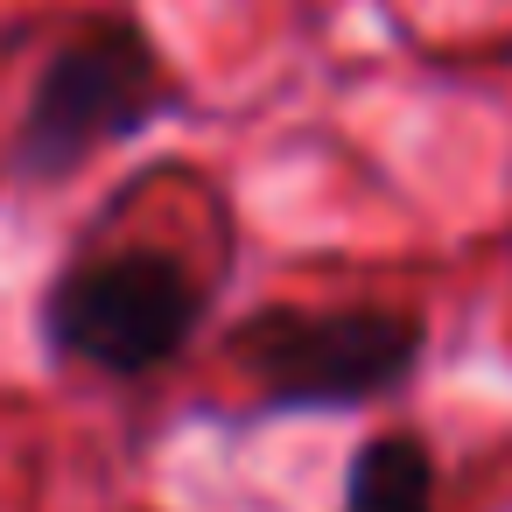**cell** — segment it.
Wrapping results in <instances>:
<instances>
[{
	"mask_svg": "<svg viewBox=\"0 0 512 512\" xmlns=\"http://www.w3.org/2000/svg\"><path fill=\"white\" fill-rule=\"evenodd\" d=\"M197 323H204V288L190 281L183 260L155 246L92 253L43 288V344L113 379H148L176 365Z\"/></svg>",
	"mask_w": 512,
	"mask_h": 512,
	"instance_id": "cell-3",
	"label": "cell"
},
{
	"mask_svg": "<svg viewBox=\"0 0 512 512\" xmlns=\"http://www.w3.org/2000/svg\"><path fill=\"white\" fill-rule=\"evenodd\" d=\"M344 512H435V456L421 435L386 428L344 470Z\"/></svg>",
	"mask_w": 512,
	"mask_h": 512,
	"instance_id": "cell-4",
	"label": "cell"
},
{
	"mask_svg": "<svg viewBox=\"0 0 512 512\" xmlns=\"http://www.w3.org/2000/svg\"><path fill=\"white\" fill-rule=\"evenodd\" d=\"M169 106H176V78L162 71L155 43L134 22H92L36 71L8 169L22 183H64L92 155L155 127Z\"/></svg>",
	"mask_w": 512,
	"mask_h": 512,
	"instance_id": "cell-1",
	"label": "cell"
},
{
	"mask_svg": "<svg viewBox=\"0 0 512 512\" xmlns=\"http://www.w3.org/2000/svg\"><path fill=\"white\" fill-rule=\"evenodd\" d=\"M428 323L407 309H260L232 330V358L253 372L267 414L365 407L414 379Z\"/></svg>",
	"mask_w": 512,
	"mask_h": 512,
	"instance_id": "cell-2",
	"label": "cell"
}]
</instances>
